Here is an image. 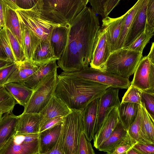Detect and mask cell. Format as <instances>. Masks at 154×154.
Here are the masks:
<instances>
[{
  "label": "cell",
  "instance_id": "obj_1",
  "mask_svg": "<svg viewBox=\"0 0 154 154\" xmlns=\"http://www.w3.org/2000/svg\"><path fill=\"white\" fill-rule=\"evenodd\" d=\"M100 29L96 13L86 6L70 25L66 48L57 60L58 67L63 72H71L88 66L94 40Z\"/></svg>",
  "mask_w": 154,
  "mask_h": 154
},
{
  "label": "cell",
  "instance_id": "obj_2",
  "mask_svg": "<svg viewBox=\"0 0 154 154\" xmlns=\"http://www.w3.org/2000/svg\"><path fill=\"white\" fill-rule=\"evenodd\" d=\"M109 87L76 76L59 74L54 94L71 109H84Z\"/></svg>",
  "mask_w": 154,
  "mask_h": 154
},
{
  "label": "cell",
  "instance_id": "obj_3",
  "mask_svg": "<svg viewBox=\"0 0 154 154\" xmlns=\"http://www.w3.org/2000/svg\"><path fill=\"white\" fill-rule=\"evenodd\" d=\"M85 7L81 0H38L31 9L54 24L69 27Z\"/></svg>",
  "mask_w": 154,
  "mask_h": 154
},
{
  "label": "cell",
  "instance_id": "obj_4",
  "mask_svg": "<svg viewBox=\"0 0 154 154\" xmlns=\"http://www.w3.org/2000/svg\"><path fill=\"white\" fill-rule=\"evenodd\" d=\"M71 109L72 112L64 117L60 135L63 154H78L80 137L84 131V109Z\"/></svg>",
  "mask_w": 154,
  "mask_h": 154
},
{
  "label": "cell",
  "instance_id": "obj_5",
  "mask_svg": "<svg viewBox=\"0 0 154 154\" xmlns=\"http://www.w3.org/2000/svg\"><path fill=\"white\" fill-rule=\"evenodd\" d=\"M142 53L122 48L112 52L104 67V71L128 78L134 73Z\"/></svg>",
  "mask_w": 154,
  "mask_h": 154
},
{
  "label": "cell",
  "instance_id": "obj_6",
  "mask_svg": "<svg viewBox=\"0 0 154 154\" xmlns=\"http://www.w3.org/2000/svg\"><path fill=\"white\" fill-rule=\"evenodd\" d=\"M57 68L53 70L39 83L23 112L39 113L54 94L57 81Z\"/></svg>",
  "mask_w": 154,
  "mask_h": 154
},
{
  "label": "cell",
  "instance_id": "obj_7",
  "mask_svg": "<svg viewBox=\"0 0 154 154\" xmlns=\"http://www.w3.org/2000/svg\"><path fill=\"white\" fill-rule=\"evenodd\" d=\"M61 75L76 76L98 82L109 87L128 89L131 85L128 78L114 73L87 67L80 70L71 72H62Z\"/></svg>",
  "mask_w": 154,
  "mask_h": 154
},
{
  "label": "cell",
  "instance_id": "obj_8",
  "mask_svg": "<svg viewBox=\"0 0 154 154\" xmlns=\"http://www.w3.org/2000/svg\"><path fill=\"white\" fill-rule=\"evenodd\" d=\"M38 133L16 132L0 150V154H39Z\"/></svg>",
  "mask_w": 154,
  "mask_h": 154
},
{
  "label": "cell",
  "instance_id": "obj_9",
  "mask_svg": "<svg viewBox=\"0 0 154 154\" xmlns=\"http://www.w3.org/2000/svg\"><path fill=\"white\" fill-rule=\"evenodd\" d=\"M15 11L19 22L30 29L42 40H49L54 28L60 26L43 19L31 9L18 8Z\"/></svg>",
  "mask_w": 154,
  "mask_h": 154
},
{
  "label": "cell",
  "instance_id": "obj_10",
  "mask_svg": "<svg viewBox=\"0 0 154 154\" xmlns=\"http://www.w3.org/2000/svg\"><path fill=\"white\" fill-rule=\"evenodd\" d=\"M131 85L142 92L154 94V63L147 56L139 63Z\"/></svg>",
  "mask_w": 154,
  "mask_h": 154
},
{
  "label": "cell",
  "instance_id": "obj_11",
  "mask_svg": "<svg viewBox=\"0 0 154 154\" xmlns=\"http://www.w3.org/2000/svg\"><path fill=\"white\" fill-rule=\"evenodd\" d=\"M111 53L106 28L102 26L97 32L94 40L90 67L103 71L104 65Z\"/></svg>",
  "mask_w": 154,
  "mask_h": 154
},
{
  "label": "cell",
  "instance_id": "obj_12",
  "mask_svg": "<svg viewBox=\"0 0 154 154\" xmlns=\"http://www.w3.org/2000/svg\"><path fill=\"white\" fill-rule=\"evenodd\" d=\"M120 88L109 87L99 98L96 125L94 134L99 130L107 112L112 107L120 104L119 97Z\"/></svg>",
  "mask_w": 154,
  "mask_h": 154
},
{
  "label": "cell",
  "instance_id": "obj_13",
  "mask_svg": "<svg viewBox=\"0 0 154 154\" xmlns=\"http://www.w3.org/2000/svg\"><path fill=\"white\" fill-rule=\"evenodd\" d=\"M119 121L118 106L112 107L107 112L93 138L94 146L97 149L109 137Z\"/></svg>",
  "mask_w": 154,
  "mask_h": 154
},
{
  "label": "cell",
  "instance_id": "obj_14",
  "mask_svg": "<svg viewBox=\"0 0 154 154\" xmlns=\"http://www.w3.org/2000/svg\"><path fill=\"white\" fill-rule=\"evenodd\" d=\"M99 98L91 102L82 112L84 132L87 139L90 142L93 140L94 135Z\"/></svg>",
  "mask_w": 154,
  "mask_h": 154
},
{
  "label": "cell",
  "instance_id": "obj_15",
  "mask_svg": "<svg viewBox=\"0 0 154 154\" xmlns=\"http://www.w3.org/2000/svg\"><path fill=\"white\" fill-rule=\"evenodd\" d=\"M16 132L23 134H37L39 132L42 120L39 113H24L17 116Z\"/></svg>",
  "mask_w": 154,
  "mask_h": 154
},
{
  "label": "cell",
  "instance_id": "obj_16",
  "mask_svg": "<svg viewBox=\"0 0 154 154\" xmlns=\"http://www.w3.org/2000/svg\"><path fill=\"white\" fill-rule=\"evenodd\" d=\"M63 122L38 133L39 154H47L55 145L61 132Z\"/></svg>",
  "mask_w": 154,
  "mask_h": 154
},
{
  "label": "cell",
  "instance_id": "obj_17",
  "mask_svg": "<svg viewBox=\"0 0 154 154\" xmlns=\"http://www.w3.org/2000/svg\"><path fill=\"white\" fill-rule=\"evenodd\" d=\"M21 31L22 47L24 54V60L33 63L34 53L41 39L30 29L19 22Z\"/></svg>",
  "mask_w": 154,
  "mask_h": 154
},
{
  "label": "cell",
  "instance_id": "obj_18",
  "mask_svg": "<svg viewBox=\"0 0 154 154\" xmlns=\"http://www.w3.org/2000/svg\"><path fill=\"white\" fill-rule=\"evenodd\" d=\"M71 112L72 109L54 94L39 113L42 117L41 124L48 119L57 116L65 117Z\"/></svg>",
  "mask_w": 154,
  "mask_h": 154
},
{
  "label": "cell",
  "instance_id": "obj_19",
  "mask_svg": "<svg viewBox=\"0 0 154 154\" xmlns=\"http://www.w3.org/2000/svg\"><path fill=\"white\" fill-rule=\"evenodd\" d=\"M141 115L140 128L138 142L154 144V119L141 102L139 105Z\"/></svg>",
  "mask_w": 154,
  "mask_h": 154
},
{
  "label": "cell",
  "instance_id": "obj_20",
  "mask_svg": "<svg viewBox=\"0 0 154 154\" xmlns=\"http://www.w3.org/2000/svg\"><path fill=\"white\" fill-rule=\"evenodd\" d=\"M127 14V11L121 16L116 18H112L107 16L102 20V26L106 28L112 52L116 50L123 23Z\"/></svg>",
  "mask_w": 154,
  "mask_h": 154
},
{
  "label": "cell",
  "instance_id": "obj_21",
  "mask_svg": "<svg viewBox=\"0 0 154 154\" xmlns=\"http://www.w3.org/2000/svg\"><path fill=\"white\" fill-rule=\"evenodd\" d=\"M69 27L61 26H55L50 34L49 38L50 45L55 57L58 59L66 48Z\"/></svg>",
  "mask_w": 154,
  "mask_h": 154
},
{
  "label": "cell",
  "instance_id": "obj_22",
  "mask_svg": "<svg viewBox=\"0 0 154 154\" xmlns=\"http://www.w3.org/2000/svg\"><path fill=\"white\" fill-rule=\"evenodd\" d=\"M4 86L17 103L24 107L29 101L34 90L24 83L10 82Z\"/></svg>",
  "mask_w": 154,
  "mask_h": 154
},
{
  "label": "cell",
  "instance_id": "obj_23",
  "mask_svg": "<svg viewBox=\"0 0 154 154\" xmlns=\"http://www.w3.org/2000/svg\"><path fill=\"white\" fill-rule=\"evenodd\" d=\"M17 118L12 112L3 115L0 121V150L16 132Z\"/></svg>",
  "mask_w": 154,
  "mask_h": 154
},
{
  "label": "cell",
  "instance_id": "obj_24",
  "mask_svg": "<svg viewBox=\"0 0 154 154\" xmlns=\"http://www.w3.org/2000/svg\"><path fill=\"white\" fill-rule=\"evenodd\" d=\"M127 134V131L119 120L110 135L99 146L97 149L107 153L111 154Z\"/></svg>",
  "mask_w": 154,
  "mask_h": 154
},
{
  "label": "cell",
  "instance_id": "obj_25",
  "mask_svg": "<svg viewBox=\"0 0 154 154\" xmlns=\"http://www.w3.org/2000/svg\"><path fill=\"white\" fill-rule=\"evenodd\" d=\"M144 1L138 0L134 5L127 11V14L123 23L116 50L123 48L132 23L139 12Z\"/></svg>",
  "mask_w": 154,
  "mask_h": 154
},
{
  "label": "cell",
  "instance_id": "obj_26",
  "mask_svg": "<svg viewBox=\"0 0 154 154\" xmlns=\"http://www.w3.org/2000/svg\"><path fill=\"white\" fill-rule=\"evenodd\" d=\"M58 60L55 58L39 64L37 70L24 83L34 90L46 76L54 69L58 68L56 63Z\"/></svg>",
  "mask_w": 154,
  "mask_h": 154
},
{
  "label": "cell",
  "instance_id": "obj_27",
  "mask_svg": "<svg viewBox=\"0 0 154 154\" xmlns=\"http://www.w3.org/2000/svg\"><path fill=\"white\" fill-rule=\"evenodd\" d=\"M147 0H144L137 17L134 20L123 48L129 46L145 29L146 20Z\"/></svg>",
  "mask_w": 154,
  "mask_h": 154
},
{
  "label": "cell",
  "instance_id": "obj_28",
  "mask_svg": "<svg viewBox=\"0 0 154 154\" xmlns=\"http://www.w3.org/2000/svg\"><path fill=\"white\" fill-rule=\"evenodd\" d=\"M139 104L130 102H121L118 107L119 120L127 131L135 119Z\"/></svg>",
  "mask_w": 154,
  "mask_h": 154
},
{
  "label": "cell",
  "instance_id": "obj_29",
  "mask_svg": "<svg viewBox=\"0 0 154 154\" xmlns=\"http://www.w3.org/2000/svg\"><path fill=\"white\" fill-rule=\"evenodd\" d=\"M17 63V68L12 73L6 83L10 82L24 83L38 67V65L28 63L25 60Z\"/></svg>",
  "mask_w": 154,
  "mask_h": 154
},
{
  "label": "cell",
  "instance_id": "obj_30",
  "mask_svg": "<svg viewBox=\"0 0 154 154\" xmlns=\"http://www.w3.org/2000/svg\"><path fill=\"white\" fill-rule=\"evenodd\" d=\"M55 58H57L54 55L49 40H43L38 45L34 53L33 63L38 65Z\"/></svg>",
  "mask_w": 154,
  "mask_h": 154
},
{
  "label": "cell",
  "instance_id": "obj_31",
  "mask_svg": "<svg viewBox=\"0 0 154 154\" xmlns=\"http://www.w3.org/2000/svg\"><path fill=\"white\" fill-rule=\"evenodd\" d=\"M4 22L5 26L16 38L22 47L21 31L17 16L15 11L8 5L5 9Z\"/></svg>",
  "mask_w": 154,
  "mask_h": 154
},
{
  "label": "cell",
  "instance_id": "obj_32",
  "mask_svg": "<svg viewBox=\"0 0 154 154\" xmlns=\"http://www.w3.org/2000/svg\"><path fill=\"white\" fill-rule=\"evenodd\" d=\"M154 32L145 29L125 48L142 53L144 48L153 36Z\"/></svg>",
  "mask_w": 154,
  "mask_h": 154
},
{
  "label": "cell",
  "instance_id": "obj_33",
  "mask_svg": "<svg viewBox=\"0 0 154 154\" xmlns=\"http://www.w3.org/2000/svg\"><path fill=\"white\" fill-rule=\"evenodd\" d=\"M7 36L12 51L14 54L17 63L21 62L25 59L22 48L16 38L10 30L5 26Z\"/></svg>",
  "mask_w": 154,
  "mask_h": 154
},
{
  "label": "cell",
  "instance_id": "obj_34",
  "mask_svg": "<svg viewBox=\"0 0 154 154\" xmlns=\"http://www.w3.org/2000/svg\"><path fill=\"white\" fill-rule=\"evenodd\" d=\"M141 115L139 107L137 117L127 130L132 143L135 144L139 140L140 128Z\"/></svg>",
  "mask_w": 154,
  "mask_h": 154
},
{
  "label": "cell",
  "instance_id": "obj_35",
  "mask_svg": "<svg viewBox=\"0 0 154 154\" xmlns=\"http://www.w3.org/2000/svg\"><path fill=\"white\" fill-rule=\"evenodd\" d=\"M122 97L121 102H130L140 104L142 92L131 85Z\"/></svg>",
  "mask_w": 154,
  "mask_h": 154
},
{
  "label": "cell",
  "instance_id": "obj_36",
  "mask_svg": "<svg viewBox=\"0 0 154 154\" xmlns=\"http://www.w3.org/2000/svg\"><path fill=\"white\" fill-rule=\"evenodd\" d=\"M0 40L2 48L7 56L8 60L12 63H16V60L11 48L5 27L0 30Z\"/></svg>",
  "mask_w": 154,
  "mask_h": 154
},
{
  "label": "cell",
  "instance_id": "obj_37",
  "mask_svg": "<svg viewBox=\"0 0 154 154\" xmlns=\"http://www.w3.org/2000/svg\"><path fill=\"white\" fill-rule=\"evenodd\" d=\"M17 103L4 87L0 86V107L14 109Z\"/></svg>",
  "mask_w": 154,
  "mask_h": 154
},
{
  "label": "cell",
  "instance_id": "obj_38",
  "mask_svg": "<svg viewBox=\"0 0 154 154\" xmlns=\"http://www.w3.org/2000/svg\"><path fill=\"white\" fill-rule=\"evenodd\" d=\"M145 29L154 31V0H147Z\"/></svg>",
  "mask_w": 154,
  "mask_h": 154
},
{
  "label": "cell",
  "instance_id": "obj_39",
  "mask_svg": "<svg viewBox=\"0 0 154 154\" xmlns=\"http://www.w3.org/2000/svg\"><path fill=\"white\" fill-rule=\"evenodd\" d=\"M90 141L86 137L84 131L81 134L78 144V154H94Z\"/></svg>",
  "mask_w": 154,
  "mask_h": 154
},
{
  "label": "cell",
  "instance_id": "obj_40",
  "mask_svg": "<svg viewBox=\"0 0 154 154\" xmlns=\"http://www.w3.org/2000/svg\"><path fill=\"white\" fill-rule=\"evenodd\" d=\"M18 64L13 63L0 69V86H3L13 72L17 68Z\"/></svg>",
  "mask_w": 154,
  "mask_h": 154
},
{
  "label": "cell",
  "instance_id": "obj_41",
  "mask_svg": "<svg viewBox=\"0 0 154 154\" xmlns=\"http://www.w3.org/2000/svg\"><path fill=\"white\" fill-rule=\"evenodd\" d=\"M141 102H142L147 112L154 118V94L142 92Z\"/></svg>",
  "mask_w": 154,
  "mask_h": 154
},
{
  "label": "cell",
  "instance_id": "obj_42",
  "mask_svg": "<svg viewBox=\"0 0 154 154\" xmlns=\"http://www.w3.org/2000/svg\"><path fill=\"white\" fill-rule=\"evenodd\" d=\"M134 144L128 134L124 139L114 149L111 154H125Z\"/></svg>",
  "mask_w": 154,
  "mask_h": 154
},
{
  "label": "cell",
  "instance_id": "obj_43",
  "mask_svg": "<svg viewBox=\"0 0 154 154\" xmlns=\"http://www.w3.org/2000/svg\"><path fill=\"white\" fill-rule=\"evenodd\" d=\"M138 154H152L154 153V144L137 142L133 147Z\"/></svg>",
  "mask_w": 154,
  "mask_h": 154
},
{
  "label": "cell",
  "instance_id": "obj_44",
  "mask_svg": "<svg viewBox=\"0 0 154 154\" xmlns=\"http://www.w3.org/2000/svg\"><path fill=\"white\" fill-rule=\"evenodd\" d=\"M107 0H88L92 7V9L96 13L101 16L103 18L105 17L104 7Z\"/></svg>",
  "mask_w": 154,
  "mask_h": 154
},
{
  "label": "cell",
  "instance_id": "obj_45",
  "mask_svg": "<svg viewBox=\"0 0 154 154\" xmlns=\"http://www.w3.org/2000/svg\"><path fill=\"white\" fill-rule=\"evenodd\" d=\"M64 117L59 116L45 120L41 124L39 132L51 128L62 122Z\"/></svg>",
  "mask_w": 154,
  "mask_h": 154
},
{
  "label": "cell",
  "instance_id": "obj_46",
  "mask_svg": "<svg viewBox=\"0 0 154 154\" xmlns=\"http://www.w3.org/2000/svg\"><path fill=\"white\" fill-rule=\"evenodd\" d=\"M38 0H16L17 6L20 8L30 9L36 4Z\"/></svg>",
  "mask_w": 154,
  "mask_h": 154
},
{
  "label": "cell",
  "instance_id": "obj_47",
  "mask_svg": "<svg viewBox=\"0 0 154 154\" xmlns=\"http://www.w3.org/2000/svg\"><path fill=\"white\" fill-rule=\"evenodd\" d=\"M121 0H107L104 7V14L105 17L119 3Z\"/></svg>",
  "mask_w": 154,
  "mask_h": 154
},
{
  "label": "cell",
  "instance_id": "obj_48",
  "mask_svg": "<svg viewBox=\"0 0 154 154\" xmlns=\"http://www.w3.org/2000/svg\"><path fill=\"white\" fill-rule=\"evenodd\" d=\"M63 154L62 151L60 136L59 138L53 148L47 154Z\"/></svg>",
  "mask_w": 154,
  "mask_h": 154
},
{
  "label": "cell",
  "instance_id": "obj_49",
  "mask_svg": "<svg viewBox=\"0 0 154 154\" xmlns=\"http://www.w3.org/2000/svg\"><path fill=\"white\" fill-rule=\"evenodd\" d=\"M2 1L7 5L9 6L11 9L16 10L20 8L17 5L16 0H2Z\"/></svg>",
  "mask_w": 154,
  "mask_h": 154
},
{
  "label": "cell",
  "instance_id": "obj_50",
  "mask_svg": "<svg viewBox=\"0 0 154 154\" xmlns=\"http://www.w3.org/2000/svg\"><path fill=\"white\" fill-rule=\"evenodd\" d=\"M7 6V5L4 3L2 0H0V14L2 22L5 26L4 14L5 9Z\"/></svg>",
  "mask_w": 154,
  "mask_h": 154
},
{
  "label": "cell",
  "instance_id": "obj_51",
  "mask_svg": "<svg viewBox=\"0 0 154 154\" xmlns=\"http://www.w3.org/2000/svg\"><path fill=\"white\" fill-rule=\"evenodd\" d=\"M154 43H152V45L149 52L147 56L149 60L154 63Z\"/></svg>",
  "mask_w": 154,
  "mask_h": 154
},
{
  "label": "cell",
  "instance_id": "obj_52",
  "mask_svg": "<svg viewBox=\"0 0 154 154\" xmlns=\"http://www.w3.org/2000/svg\"><path fill=\"white\" fill-rule=\"evenodd\" d=\"M13 109H12L7 107H0V121L4 114L12 112Z\"/></svg>",
  "mask_w": 154,
  "mask_h": 154
},
{
  "label": "cell",
  "instance_id": "obj_53",
  "mask_svg": "<svg viewBox=\"0 0 154 154\" xmlns=\"http://www.w3.org/2000/svg\"><path fill=\"white\" fill-rule=\"evenodd\" d=\"M0 59L8 60V58L2 47L0 40Z\"/></svg>",
  "mask_w": 154,
  "mask_h": 154
},
{
  "label": "cell",
  "instance_id": "obj_54",
  "mask_svg": "<svg viewBox=\"0 0 154 154\" xmlns=\"http://www.w3.org/2000/svg\"><path fill=\"white\" fill-rule=\"evenodd\" d=\"M13 63L8 60L0 59V69L9 65Z\"/></svg>",
  "mask_w": 154,
  "mask_h": 154
},
{
  "label": "cell",
  "instance_id": "obj_55",
  "mask_svg": "<svg viewBox=\"0 0 154 154\" xmlns=\"http://www.w3.org/2000/svg\"><path fill=\"white\" fill-rule=\"evenodd\" d=\"M125 154H138L133 148L129 150Z\"/></svg>",
  "mask_w": 154,
  "mask_h": 154
},
{
  "label": "cell",
  "instance_id": "obj_56",
  "mask_svg": "<svg viewBox=\"0 0 154 154\" xmlns=\"http://www.w3.org/2000/svg\"><path fill=\"white\" fill-rule=\"evenodd\" d=\"M5 25L2 22L0 14V30L5 27Z\"/></svg>",
  "mask_w": 154,
  "mask_h": 154
},
{
  "label": "cell",
  "instance_id": "obj_57",
  "mask_svg": "<svg viewBox=\"0 0 154 154\" xmlns=\"http://www.w3.org/2000/svg\"><path fill=\"white\" fill-rule=\"evenodd\" d=\"M81 1L83 5L85 7H86L88 3V0H81Z\"/></svg>",
  "mask_w": 154,
  "mask_h": 154
}]
</instances>
